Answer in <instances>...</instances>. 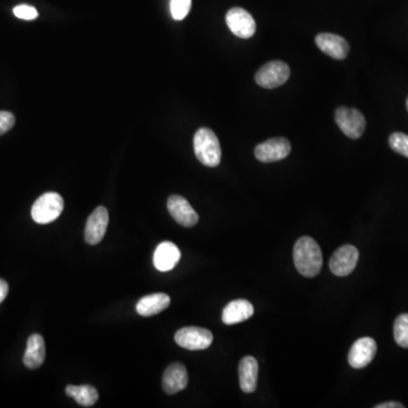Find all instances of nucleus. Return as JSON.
Returning a JSON list of instances; mask_svg holds the SVG:
<instances>
[{"instance_id": "12", "label": "nucleus", "mask_w": 408, "mask_h": 408, "mask_svg": "<svg viewBox=\"0 0 408 408\" xmlns=\"http://www.w3.org/2000/svg\"><path fill=\"white\" fill-rule=\"evenodd\" d=\"M168 211L176 222L184 227H193L198 224V215L193 209L190 202L181 196H171L168 198Z\"/></svg>"}, {"instance_id": "9", "label": "nucleus", "mask_w": 408, "mask_h": 408, "mask_svg": "<svg viewBox=\"0 0 408 408\" xmlns=\"http://www.w3.org/2000/svg\"><path fill=\"white\" fill-rule=\"evenodd\" d=\"M358 256H360V253L356 247L353 245H344L332 254L329 262L330 270L338 277L351 275L356 268Z\"/></svg>"}, {"instance_id": "22", "label": "nucleus", "mask_w": 408, "mask_h": 408, "mask_svg": "<svg viewBox=\"0 0 408 408\" xmlns=\"http://www.w3.org/2000/svg\"><path fill=\"white\" fill-rule=\"evenodd\" d=\"M192 0H170V13L175 21L184 20L190 13Z\"/></svg>"}, {"instance_id": "13", "label": "nucleus", "mask_w": 408, "mask_h": 408, "mask_svg": "<svg viewBox=\"0 0 408 408\" xmlns=\"http://www.w3.org/2000/svg\"><path fill=\"white\" fill-rule=\"evenodd\" d=\"M317 48L334 60H345L348 55L349 45L344 38L332 33H321L315 38Z\"/></svg>"}, {"instance_id": "18", "label": "nucleus", "mask_w": 408, "mask_h": 408, "mask_svg": "<svg viewBox=\"0 0 408 408\" xmlns=\"http://www.w3.org/2000/svg\"><path fill=\"white\" fill-rule=\"evenodd\" d=\"M254 314V307L246 300H235L227 304L222 311V321L225 324L232 326L236 323L249 320Z\"/></svg>"}, {"instance_id": "4", "label": "nucleus", "mask_w": 408, "mask_h": 408, "mask_svg": "<svg viewBox=\"0 0 408 408\" xmlns=\"http://www.w3.org/2000/svg\"><path fill=\"white\" fill-rule=\"evenodd\" d=\"M334 119L338 128L349 139H360L366 130V118L360 110L355 108L339 107L336 109Z\"/></svg>"}, {"instance_id": "27", "label": "nucleus", "mask_w": 408, "mask_h": 408, "mask_svg": "<svg viewBox=\"0 0 408 408\" xmlns=\"http://www.w3.org/2000/svg\"><path fill=\"white\" fill-rule=\"evenodd\" d=\"M405 406L400 404V402H382V404H380V405L375 406V408H404Z\"/></svg>"}, {"instance_id": "17", "label": "nucleus", "mask_w": 408, "mask_h": 408, "mask_svg": "<svg viewBox=\"0 0 408 408\" xmlns=\"http://www.w3.org/2000/svg\"><path fill=\"white\" fill-rule=\"evenodd\" d=\"M258 361L252 356L243 357L238 366V375H239V385L244 392L246 394L254 392L258 382Z\"/></svg>"}, {"instance_id": "23", "label": "nucleus", "mask_w": 408, "mask_h": 408, "mask_svg": "<svg viewBox=\"0 0 408 408\" xmlns=\"http://www.w3.org/2000/svg\"><path fill=\"white\" fill-rule=\"evenodd\" d=\"M389 145L395 152L400 153L402 156L408 158V135L407 134L397 133L391 134L389 137Z\"/></svg>"}, {"instance_id": "15", "label": "nucleus", "mask_w": 408, "mask_h": 408, "mask_svg": "<svg viewBox=\"0 0 408 408\" xmlns=\"http://www.w3.org/2000/svg\"><path fill=\"white\" fill-rule=\"evenodd\" d=\"M181 260V251L171 242H162L153 254V264L159 271H170Z\"/></svg>"}, {"instance_id": "24", "label": "nucleus", "mask_w": 408, "mask_h": 408, "mask_svg": "<svg viewBox=\"0 0 408 408\" xmlns=\"http://www.w3.org/2000/svg\"><path fill=\"white\" fill-rule=\"evenodd\" d=\"M14 15L21 20L32 21L38 17L37 9L28 5L17 6L14 8Z\"/></svg>"}, {"instance_id": "2", "label": "nucleus", "mask_w": 408, "mask_h": 408, "mask_svg": "<svg viewBox=\"0 0 408 408\" xmlns=\"http://www.w3.org/2000/svg\"><path fill=\"white\" fill-rule=\"evenodd\" d=\"M193 147L196 158L204 166L217 167L220 164V143L212 130L205 128L198 130L193 139Z\"/></svg>"}, {"instance_id": "7", "label": "nucleus", "mask_w": 408, "mask_h": 408, "mask_svg": "<svg viewBox=\"0 0 408 408\" xmlns=\"http://www.w3.org/2000/svg\"><path fill=\"white\" fill-rule=\"evenodd\" d=\"M226 23L232 33L241 39H249L256 31V23L252 15L239 7L228 11L226 15Z\"/></svg>"}, {"instance_id": "11", "label": "nucleus", "mask_w": 408, "mask_h": 408, "mask_svg": "<svg viewBox=\"0 0 408 408\" xmlns=\"http://www.w3.org/2000/svg\"><path fill=\"white\" fill-rule=\"evenodd\" d=\"M109 224V215L105 207H98L91 213L85 225V241L90 245H96L105 237Z\"/></svg>"}, {"instance_id": "8", "label": "nucleus", "mask_w": 408, "mask_h": 408, "mask_svg": "<svg viewBox=\"0 0 408 408\" xmlns=\"http://www.w3.org/2000/svg\"><path fill=\"white\" fill-rule=\"evenodd\" d=\"M292 151V145L285 137H275L266 140L264 143L256 145L254 150L255 158L261 162H275L288 157Z\"/></svg>"}, {"instance_id": "20", "label": "nucleus", "mask_w": 408, "mask_h": 408, "mask_svg": "<svg viewBox=\"0 0 408 408\" xmlns=\"http://www.w3.org/2000/svg\"><path fill=\"white\" fill-rule=\"evenodd\" d=\"M65 392L83 407H92L99 400V392L92 385H69L66 387Z\"/></svg>"}, {"instance_id": "5", "label": "nucleus", "mask_w": 408, "mask_h": 408, "mask_svg": "<svg viewBox=\"0 0 408 408\" xmlns=\"http://www.w3.org/2000/svg\"><path fill=\"white\" fill-rule=\"evenodd\" d=\"M290 76V68L286 62L280 60L270 62L259 69L255 74V82L260 85L261 88L275 89L280 86Z\"/></svg>"}, {"instance_id": "14", "label": "nucleus", "mask_w": 408, "mask_h": 408, "mask_svg": "<svg viewBox=\"0 0 408 408\" xmlns=\"http://www.w3.org/2000/svg\"><path fill=\"white\" fill-rule=\"evenodd\" d=\"M187 383H188V373L183 364L173 363L166 368L162 377V388L166 394H177L186 388Z\"/></svg>"}, {"instance_id": "3", "label": "nucleus", "mask_w": 408, "mask_h": 408, "mask_svg": "<svg viewBox=\"0 0 408 408\" xmlns=\"http://www.w3.org/2000/svg\"><path fill=\"white\" fill-rule=\"evenodd\" d=\"M62 210L64 200L58 193H45L34 202L31 210L32 219L37 224H50L62 215Z\"/></svg>"}, {"instance_id": "26", "label": "nucleus", "mask_w": 408, "mask_h": 408, "mask_svg": "<svg viewBox=\"0 0 408 408\" xmlns=\"http://www.w3.org/2000/svg\"><path fill=\"white\" fill-rule=\"evenodd\" d=\"M9 286L8 283H6L4 279H0V304L3 303L5 298L8 295Z\"/></svg>"}, {"instance_id": "21", "label": "nucleus", "mask_w": 408, "mask_h": 408, "mask_svg": "<svg viewBox=\"0 0 408 408\" xmlns=\"http://www.w3.org/2000/svg\"><path fill=\"white\" fill-rule=\"evenodd\" d=\"M394 337L400 347L408 348V313L400 314L395 321Z\"/></svg>"}, {"instance_id": "19", "label": "nucleus", "mask_w": 408, "mask_h": 408, "mask_svg": "<svg viewBox=\"0 0 408 408\" xmlns=\"http://www.w3.org/2000/svg\"><path fill=\"white\" fill-rule=\"evenodd\" d=\"M170 305V298L164 293L147 295L136 304V311L142 317H152L167 309Z\"/></svg>"}, {"instance_id": "10", "label": "nucleus", "mask_w": 408, "mask_h": 408, "mask_svg": "<svg viewBox=\"0 0 408 408\" xmlns=\"http://www.w3.org/2000/svg\"><path fill=\"white\" fill-rule=\"evenodd\" d=\"M377 348V343L373 338L363 337L356 340L349 351V366L354 368H366L373 361Z\"/></svg>"}, {"instance_id": "6", "label": "nucleus", "mask_w": 408, "mask_h": 408, "mask_svg": "<svg viewBox=\"0 0 408 408\" xmlns=\"http://www.w3.org/2000/svg\"><path fill=\"white\" fill-rule=\"evenodd\" d=\"M175 341L183 348L190 351H203L213 341L212 332L200 327H186L175 334Z\"/></svg>"}, {"instance_id": "1", "label": "nucleus", "mask_w": 408, "mask_h": 408, "mask_svg": "<svg viewBox=\"0 0 408 408\" xmlns=\"http://www.w3.org/2000/svg\"><path fill=\"white\" fill-rule=\"evenodd\" d=\"M294 264L304 277L313 278L319 275L322 268V252L317 242L309 236L300 237L294 246Z\"/></svg>"}, {"instance_id": "25", "label": "nucleus", "mask_w": 408, "mask_h": 408, "mask_svg": "<svg viewBox=\"0 0 408 408\" xmlns=\"http://www.w3.org/2000/svg\"><path fill=\"white\" fill-rule=\"evenodd\" d=\"M15 125V117L9 111H0V135L7 133Z\"/></svg>"}, {"instance_id": "28", "label": "nucleus", "mask_w": 408, "mask_h": 408, "mask_svg": "<svg viewBox=\"0 0 408 408\" xmlns=\"http://www.w3.org/2000/svg\"><path fill=\"white\" fill-rule=\"evenodd\" d=\"M406 105H407V110H408V99H407V103H406Z\"/></svg>"}, {"instance_id": "16", "label": "nucleus", "mask_w": 408, "mask_h": 408, "mask_svg": "<svg viewBox=\"0 0 408 408\" xmlns=\"http://www.w3.org/2000/svg\"><path fill=\"white\" fill-rule=\"evenodd\" d=\"M45 360V339L39 334H33L28 337L23 363L28 368H40Z\"/></svg>"}]
</instances>
